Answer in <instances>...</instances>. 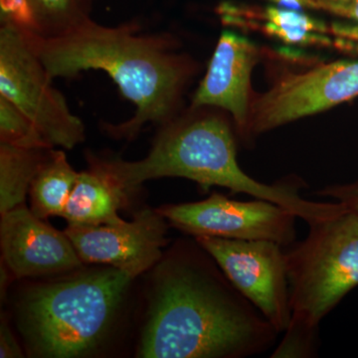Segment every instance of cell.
<instances>
[{"label": "cell", "mask_w": 358, "mask_h": 358, "mask_svg": "<svg viewBox=\"0 0 358 358\" xmlns=\"http://www.w3.org/2000/svg\"><path fill=\"white\" fill-rule=\"evenodd\" d=\"M78 176L65 152L51 148L30 186L33 213L41 219L62 216Z\"/></svg>", "instance_id": "14"}, {"label": "cell", "mask_w": 358, "mask_h": 358, "mask_svg": "<svg viewBox=\"0 0 358 358\" xmlns=\"http://www.w3.org/2000/svg\"><path fill=\"white\" fill-rule=\"evenodd\" d=\"M0 96L22 112L52 148L72 150L85 141L83 121L53 86L22 30L8 22L0 27Z\"/></svg>", "instance_id": "6"}, {"label": "cell", "mask_w": 358, "mask_h": 358, "mask_svg": "<svg viewBox=\"0 0 358 358\" xmlns=\"http://www.w3.org/2000/svg\"><path fill=\"white\" fill-rule=\"evenodd\" d=\"M315 1L317 2V8L324 9V10L331 13V9H334V7L343 6L348 0H315Z\"/></svg>", "instance_id": "23"}, {"label": "cell", "mask_w": 358, "mask_h": 358, "mask_svg": "<svg viewBox=\"0 0 358 358\" xmlns=\"http://www.w3.org/2000/svg\"><path fill=\"white\" fill-rule=\"evenodd\" d=\"M308 226L307 237L285 256L292 317L320 327L358 287V217L346 210Z\"/></svg>", "instance_id": "5"}, {"label": "cell", "mask_w": 358, "mask_h": 358, "mask_svg": "<svg viewBox=\"0 0 358 358\" xmlns=\"http://www.w3.org/2000/svg\"><path fill=\"white\" fill-rule=\"evenodd\" d=\"M285 336L271 357H317L319 350V327L292 317Z\"/></svg>", "instance_id": "19"}, {"label": "cell", "mask_w": 358, "mask_h": 358, "mask_svg": "<svg viewBox=\"0 0 358 358\" xmlns=\"http://www.w3.org/2000/svg\"><path fill=\"white\" fill-rule=\"evenodd\" d=\"M138 355L246 358L277 341V329L199 244L181 245L159 266Z\"/></svg>", "instance_id": "1"}, {"label": "cell", "mask_w": 358, "mask_h": 358, "mask_svg": "<svg viewBox=\"0 0 358 358\" xmlns=\"http://www.w3.org/2000/svg\"><path fill=\"white\" fill-rule=\"evenodd\" d=\"M133 275L114 267L90 271L30 289L20 324L38 357H83L109 333Z\"/></svg>", "instance_id": "4"}, {"label": "cell", "mask_w": 358, "mask_h": 358, "mask_svg": "<svg viewBox=\"0 0 358 358\" xmlns=\"http://www.w3.org/2000/svg\"><path fill=\"white\" fill-rule=\"evenodd\" d=\"M224 110L192 107L159 126L145 159L138 162L106 160L113 176L128 192L143 182L162 178L189 179L207 192L212 186L245 193L281 205L310 224L346 211L338 202H315L301 195L303 181L291 178L272 185L248 176L237 160L234 131Z\"/></svg>", "instance_id": "3"}, {"label": "cell", "mask_w": 358, "mask_h": 358, "mask_svg": "<svg viewBox=\"0 0 358 358\" xmlns=\"http://www.w3.org/2000/svg\"><path fill=\"white\" fill-rule=\"evenodd\" d=\"M331 13L358 22V0H348L343 6L334 7Z\"/></svg>", "instance_id": "22"}, {"label": "cell", "mask_w": 358, "mask_h": 358, "mask_svg": "<svg viewBox=\"0 0 358 358\" xmlns=\"http://www.w3.org/2000/svg\"><path fill=\"white\" fill-rule=\"evenodd\" d=\"M50 150H29L0 143V213L24 205L33 179Z\"/></svg>", "instance_id": "15"}, {"label": "cell", "mask_w": 358, "mask_h": 358, "mask_svg": "<svg viewBox=\"0 0 358 358\" xmlns=\"http://www.w3.org/2000/svg\"><path fill=\"white\" fill-rule=\"evenodd\" d=\"M93 1L26 0L33 16L31 33L42 38H55L65 34L91 17L90 13Z\"/></svg>", "instance_id": "16"}, {"label": "cell", "mask_w": 358, "mask_h": 358, "mask_svg": "<svg viewBox=\"0 0 358 358\" xmlns=\"http://www.w3.org/2000/svg\"><path fill=\"white\" fill-rule=\"evenodd\" d=\"M264 28L270 34L279 37L289 43L317 42L315 32L320 26L310 16L301 10L271 6L263 14Z\"/></svg>", "instance_id": "17"}, {"label": "cell", "mask_w": 358, "mask_h": 358, "mask_svg": "<svg viewBox=\"0 0 358 358\" xmlns=\"http://www.w3.org/2000/svg\"><path fill=\"white\" fill-rule=\"evenodd\" d=\"M315 194L343 204L346 210L358 217V178L352 182L324 186Z\"/></svg>", "instance_id": "20"}, {"label": "cell", "mask_w": 358, "mask_h": 358, "mask_svg": "<svg viewBox=\"0 0 358 358\" xmlns=\"http://www.w3.org/2000/svg\"><path fill=\"white\" fill-rule=\"evenodd\" d=\"M226 277L277 329L284 333L292 319L285 248L265 240L195 237Z\"/></svg>", "instance_id": "8"}, {"label": "cell", "mask_w": 358, "mask_h": 358, "mask_svg": "<svg viewBox=\"0 0 358 358\" xmlns=\"http://www.w3.org/2000/svg\"><path fill=\"white\" fill-rule=\"evenodd\" d=\"M357 96L358 60L285 75L265 93H254L245 141Z\"/></svg>", "instance_id": "7"}, {"label": "cell", "mask_w": 358, "mask_h": 358, "mask_svg": "<svg viewBox=\"0 0 358 358\" xmlns=\"http://www.w3.org/2000/svg\"><path fill=\"white\" fill-rule=\"evenodd\" d=\"M0 143L29 150L53 148L13 103L0 96Z\"/></svg>", "instance_id": "18"}, {"label": "cell", "mask_w": 358, "mask_h": 358, "mask_svg": "<svg viewBox=\"0 0 358 358\" xmlns=\"http://www.w3.org/2000/svg\"><path fill=\"white\" fill-rule=\"evenodd\" d=\"M129 192L110 173L105 159L90 155L89 167L79 173L62 216L68 225H113L122 222L120 209Z\"/></svg>", "instance_id": "13"}, {"label": "cell", "mask_w": 358, "mask_h": 358, "mask_svg": "<svg viewBox=\"0 0 358 358\" xmlns=\"http://www.w3.org/2000/svg\"><path fill=\"white\" fill-rule=\"evenodd\" d=\"M159 212L173 227L192 236L265 240L284 248L296 242V215L265 199L239 201L213 192L208 199L166 205Z\"/></svg>", "instance_id": "9"}, {"label": "cell", "mask_w": 358, "mask_h": 358, "mask_svg": "<svg viewBox=\"0 0 358 358\" xmlns=\"http://www.w3.org/2000/svg\"><path fill=\"white\" fill-rule=\"evenodd\" d=\"M166 231L159 210H143L131 222L68 225L64 233L83 263L103 264L136 278L162 259Z\"/></svg>", "instance_id": "10"}, {"label": "cell", "mask_w": 358, "mask_h": 358, "mask_svg": "<svg viewBox=\"0 0 358 358\" xmlns=\"http://www.w3.org/2000/svg\"><path fill=\"white\" fill-rule=\"evenodd\" d=\"M3 261L18 279L70 272L81 267L72 242L23 206L1 214Z\"/></svg>", "instance_id": "11"}, {"label": "cell", "mask_w": 358, "mask_h": 358, "mask_svg": "<svg viewBox=\"0 0 358 358\" xmlns=\"http://www.w3.org/2000/svg\"><path fill=\"white\" fill-rule=\"evenodd\" d=\"M259 58L260 51L248 39L224 32L192 99V107L216 108L230 114L244 140L254 95L252 71Z\"/></svg>", "instance_id": "12"}, {"label": "cell", "mask_w": 358, "mask_h": 358, "mask_svg": "<svg viewBox=\"0 0 358 358\" xmlns=\"http://www.w3.org/2000/svg\"><path fill=\"white\" fill-rule=\"evenodd\" d=\"M22 352L17 341L11 333L6 322H1L0 327V357L17 358L22 357Z\"/></svg>", "instance_id": "21"}, {"label": "cell", "mask_w": 358, "mask_h": 358, "mask_svg": "<svg viewBox=\"0 0 358 358\" xmlns=\"http://www.w3.org/2000/svg\"><path fill=\"white\" fill-rule=\"evenodd\" d=\"M22 32L52 79L88 70L103 71L112 78L136 106L128 121L105 124L115 138L131 141L145 124L159 127L173 119L199 69L194 59L176 50L171 35L141 33L134 21L106 26L90 17L55 38Z\"/></svg>", "instance_id": "2"}]
</instances>
